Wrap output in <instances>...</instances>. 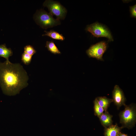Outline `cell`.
<instances>
[{
  "label": "cell",
  "instance_id": "cell-17",
  "mask_svg": "<svg viewBox=\"0 0 136 136\" xmlns=\"http://www.w3.org/2000/svg\"><path fill=\"white\" fill-rule=\"evenodd\" d=\"M136 4L133 6L130 7V11L131 16V17L136 18Z\"/></svg>",
  "mask_w": 136,
  "mask_h": 136
},
{
  "label": "cell",
  "instance_id": "cell-10",
  "mask_svg": "<svg viewBox=\"0 0 136 136\" xmlns=\"http://www.w3.org/2000/svg\"><path fill=\"white\" fill-rule=\"evenodd\" d=\"M99 105L102 107L105 111H107L110 104L113 102L112 99L105 96L98 97L95 98Z\"/></svg>",
  "mask_w": 136,
  "mask_h": 136
},
{
  "label": "cell",
  "instance_id": "cell-2",
  "mask_svg": "<svg viewBox=\"0 0 136 136\" xmlns=\"http://www.w3.org/2000/svg\"><path fill=\"white\" fill-rule=\"evenodd\" d=\"M124 110L119 114L120 123L123 128H132L135 126L136 122V108L135 105L131 104L125 105Z\"/></svg>",
  "mask_w": 136,
  "mask_h": 136
},
{
  "label": "cell",
  "instance_id": "cell-14",
  "mask_svg": "<svg viewBox=\"0 0 136 136\" xmlns=\"http://www.w3.org/2000/svg\"><path fill=\"white\" fill-rule=\"evenodd\" d=\"M93 103L94 115L99 118L104 113V110L98 104L95 99L94 100Z\"/></svg>",
  "mask_w": 136,
  "mask_h": 136
},
{
  "label": "cell",
  "instance_id": "cell-18",
  "mask_svg": "<svg viewBox=\"0 0 136 136\" xmlns=\"http://www.w3.org/2000/svg\"><path fill=\"white\" fill-rule=\"evenodd\" d=\"M118 136H128L127 134L122 133L120 132Z\"/></svg>",
  "mask_w": 136,
  "mask_h": 136
},
{
  "label": "cell",
  "instance_id": "cell-13",
  "mask_svg": "<svg viewBox=\"0 0 136 136\" xmlns=\"http://www.w3.org/2000/svg\"><path fill=\"white\" fill-rule=\"evenodd\" d=\"M48 50L52 53L54 54H60V52L55 44L53 41L46 42L45 46Z\"/></svg>",
  "mask_w": 136,
  "mask_h": 136
},
{
  "label": "cell",
  "instance_id": "cell-8",
  "mask_svg": "<svg viewBox=\"0 0 136 136\" xmlns=\"http://www.w3.org/2000/svg\"><path fill=\"white\" fill-rule=\"evenodd\" d=\"M123 128L119 127L117 123L105 128L104 134L105 136H118L119 133Z\"/></svg>",
  "mask_w": 136,
  "mask_h": 136
},
{
  "label": "cell",
  "instance_id": "cell-12",
  "mask_svg": "<svg viewBox=\"0 0 136 136\" xmlns=\"http://www.w3.org/2000/svg\"><path fill=\"white\" fill-rule=\"evenodd\" d=\"M45 34L43 35V36H47L53 39L61 41H63L64 39L65 38L62 34L54 30H51L49 31H45Z\"/></svg>",
  "mask_w": 136,
  "mask_h": 136
},
{
  "label": "cell",
  "instance_id": "cell-7",
  "mask_svg": "<svg viewBox=\"0 0 136 136\" xmlns=\"http://www.w3.org/2000/svg\"><path fill=\"white\" fill-rule=\"evenodd\" d=\"M112 99L117 109L122 105H125L126 98L122 90L119 86L115 85L112 91Z\"/></svg>",
  "mask_w": 136,
  "mask_h": 136
},
{
  "label": "cell",
  "instance_id": "cell-15",
  "mask_svg": "<svg viewBox=\"0 0 136 136\" xmlns=\"http://www.w3.org/2000/svg\"><path fill=\"white\" fill-rule=\"evenodd\" d=\"M32 56L24 52L22 55L21 60L22 62L26 65L29 64L31 61Z\"/></svg>",
  "mask_w": 136,
  "mask_h": 136
},
{
  "label": "cell",
  "instance_id": "cell-3",
  "mask_svg": "<svg viewBox=\"0 0 136 136\" xmlns=\"http://www.w3.org/2000/svg\"><path fill=\"white\" fill-rule=\"evenodd\" d=\"M36 20L42 27L47 28L60 24L59 20L55 19L53 15L43 10L39 11L36 16Z\"/></svg>",
  "mask_w": 136,
  "mask_h": 136
},
{
  "label": "cell",
  "instance_id": "cell-6",
  "mask_svg": "<svg viewBox=\"0 0 136 136\" xmlns=\"http://www.w3.org/2000/svg\"><path fill=\"white\" fill-rule=\"evenodd\" d=\"M107 44L105 42L102 41L91 46L86 51V53L90 57L96 58L103 61V56L106 51Z\"/></svg>",
  "mask_w": 136,
  "mask_h": 136
},
{
  "label": "cell",
  "instance_id": "cell-5",
  "mask_svg": "<svg viewBox=\"0 0 136 136\" xmlns=\"http://www.w3.org/2000/svg\"><path fill=\"white\" fill-rule=\"evenodd\" d=\"M43 5L48 8L50 13L52 15L56 16L57 19H63L65 18L67 10L59 2L47 0L44 2Z\"/></svg>",
  "mask_w": 136,
  "mask_h": 136
},
{
  "label": "cell",
  "instance_id": "cell-4",
  "mask_svg": "<svg viewBox=\"0 0 136 136\" xmlns=\"http://www.w3.org/2000/svg\"><path fill=\"white\" fill-rule=\"evenodd\" d=\"M86 30L95 37H106L109 41H113L111 32L109 29L104 25L97 22L88 25Z\"/></svg>",
  "mask_w": 136,
  "mask_h": 136
},
{
  "label": "cell",
  "instance_id": "cell-11",
  "mask_svg": "<svg viewBox=\"0 0 136 136\" xmlns=\"http://www.w3.org/2000/svg\"><path fill=\"white\" fill-rule=\"evenodd\" d=\"M13 54L11 49L7 48L5 44L0 45V56L3 57L9 60V58Z\"/></svg>",
  "mask_w": 136,
  "mask_h": 136
},
{
  "label": "cell",
  "instance_id": "cell-16",
  "mask_svg": "<svg viewBox=\"0 0 136 136\" xmlns=\"http://www.w3.org/2000/svg\"><path fill=\"white\" fill-rule=\"evenodd\" d=\"M24 52L27 54L32 56L35 53L36 50L34 47L30 45H27L24 48Z\"/></svg>",
  "mask_w": 136,
  "mask_h": 136
},
{
  "label": "cell",
  "instance_id": "cell-9",
  "mask_svg": "<svg viewBox=\"0 0 136 136\" xmlns=\"http://www.w3.org/2000/svg\"><path fill=\"white\" fill-rule=\"evenodd\" d=\"M113 116L106 111L99 117L101 123L105 128L112 125L113 121L112 118Z\"/></svg>",
  "mask_w": 136,
  "mask_h": 136
},
{
  "label": "cell",
  "instance_id": "cell-1",
  "mask_svg": "<svg viewBox=\"0 0 136 136\" xmlns=\"http://www.w3.org/2000/svg\"><path fill=\"white\" fill-rule=\"evenodd\" d=\"M27 73L20 63L9 60L0 62V86L3 93L9 96L19 93L28 85Z\"/></svg>",
  "mask_w": 136,
  "mask_h": 136
}]
</instances>
